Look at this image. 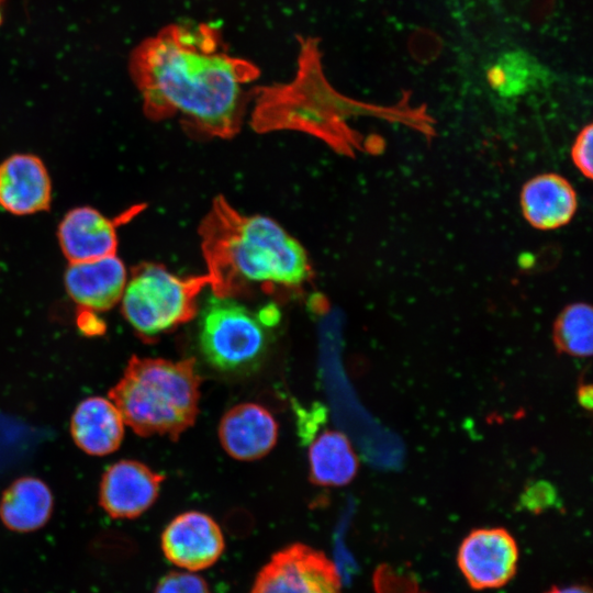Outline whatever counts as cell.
Here are the masks:
<instances>
[{"label": "cell", "mask_w": 593, "mask_h": 593, "mask_svg": "<svg viewBox=\"0 0 593 593\" xmlns=\"http://www.w3.org/2000/svg\"><path fill=\"white\" fill-rule=\"evenodd\" d=\"M209 276L182 278L158 264L134 267L121 296V312L135 333L153 340L198 313V296Z\"/></svg>", "instance_id": "obj_4"}, {"label": "cell", "mask_w": 593, "mask_h": 593, "mask_svg": "<svg viewBox=\"0 0 593 593\" xmlns=\"http://www.w3.org/2000/svg\"><path fill=\"white\" fill-rule=\"evenodd\" d=\"M219 438L231 457L251 461L262 458L275 447L278 424L266 407L256 403H240L223 415Z\"/></svg>", "instance_id": "obj_13"}, {"label": "cell", "mask_w": 593, "mask_h": 593, "mask_svg": "<svg viewBox=\"0 0 593 593\" xmlns=\"http://www.w3.org/2000/svg\"><path fill=\"white\" fill-rule=\"evenodd\" d=\"M518 562L515 538L501 527L478 528L462 540L458 567L474 590L499 589L514 577Z\"/></svg>", "instance_id": "obj_7"}, {"label": "cell", "mask_w": 593, "mask_h": 593, "mask_svg": "<svg viewBox=\"0 0 593 593\" xmlns=\"http://www.w3.org/2000/svg\"><path fill=\"white\" fill-rule=\"evenodd\" d=\"M571 158L578 170L585 177L593 174V128L586 125L575 137L571 149Z\"/></svg>", "instance_id": "obj_20"}, {"label": "cell", "mask_w": 593, "mask_h": 593, "mask_svg": "<svg viewBox=\"0 0 593 593\" xmlns=\"http://www.w3.org/2000/svg\"><path fill=\"white\" fill-rule=\"evenodd\" d=\"M546 593H592L590 588L585 585H568V586H556L548 590Z\"/></svg>", "instance_id": "obj_23"}, {"label": "cell", "mask_w": 593, "mask_h": 593, "mask_svg": "<svg viewBox=\"0 0 593 593\" xmlns=\"http://www.w3.org/2000/svg\"><path fill=\"white\" fill-rule=\"evenodd\" d=\"M250 593H340V579L325 553L292 544L261 568Z\"/></svg>", "instance_id": "obj_6"}, {"label": "cell", "mask_w": 593, "mask_h": 593, "mask_svg": "<svg viewBox=\"0 0 593 593\" xmlns=\"http://www.w3.org/2000/svg\"><path fill=\"white\" fill-rule=\"evenodd\" d=\"M52 203V181L43 160L19 153L0 164V205L14 215L47 211Z\"/></svg>", "instance_id": "obj_10"}, {"label": "cell", "mask_w": 593, "mask_h": 593, "mask_svg": "<svg viewBox=\"0 0 593 593\" xmlns=\"http://www.w3.org/2000/svg\"><path fill=\"white\" fill-rule=\"evenodd\" d=\"M204 249L214 291L244 284L298 288L311 276L302 244L278 222L245 215L216 202L204 227Z\"/></svg>", "instance_id": "obj_2"}, {"label": "cell", "mask_w": 593, "mask_h": 593, "mask_svg": "<svg viewBox=\"0 0 593 593\" xmlns=\"http://www.w3.org/2000/svg\"><path fill=\"white\" fill-rule=\"evenodd\" d=\"M311 481L324 486H342L354 480L359 462L348 437L338 430H324L309 449Z\"/></svg>", "instance_id": "obj_17"}, {"label": "cell", "mask_w": 593, "mask_h": 593, "mask_svg": "<svg viewBox=\"0 0 593 593\" xmlns=\"http://www.w3.org/2000/svg\"><path fill=\"white\" fill-rule=\"evenodd\" d=\"M2 1L3 0H0V24H1V21H2Z\"/></svg>", "instance_id": "obj_24"}, {"label": "cell", "mask_w": 593, "mask_h": 593, "mask_svg": "<svg viewBox=\"0 0 593 593\" xmlns=\"http://www.w3.org/2000/svg\"><path fill=\"white\" fill-rule=\"evenodd\" d=\"M267 326L231 294L213 290L199 315V346L205 360L225 372L258 367L268 349Z\"/></svg>", "instance_id": "obj_5"}, {"label": "cell", "mask_w": 593, "mask_h": 593, "mask_svg": "<svg viewBox=\"0 0 593 593\" xmlns=\"http://www.w3.org/2000/svg\"><path fill=\"white\" fill-rule=\"evenodd\" d=\"M70 433L75 444L91 456L115 451L124 436V421L115 404L101 396L82 400L74 411Z\"/></svg>", "instance_id": "obj_15"}, {"label": "cell", "mask_w": 593, "mask_h": 593, "mask_svg": "<svg viewBox=\"0 0 593 593\" xmlns=\"http://www.w3.org/2000/svg\"><path fill=\"white\" fill-rule=\"evenodd\" d=\"M130 71L149 118L178 115L221 137L238 131L246 88L260 75L254 63L228 54L220 30L208 23L165 26L134 49Z\"/></svg>", "instance_id": "obj_1"}, {"label": "cell", "mask_w": 593, "mask_h": 593, "mask_svg": "<svg viewBox=\"0 0 593 593\" xmlns=\"http://www.w3.org/2000/svg\"><path fill=\"white\" fill-rule=\"evenodd\" d=\"M121 220L109 219L87 205L69 210L57 230L64 256L69 262H79L116 255V226Z\"/></svg>", "instance_id": "obj_12"}, {"label": "cell", "mask_w": 593, "mask_h": 593, "mask_svg": "<svg viewBox=\"0 0 593 593\" xmlns=\"http://www.w3.org/2000/svg\"><path fill=\"white\" fill-rule=\"evenodd\" d=\"M93 311L82 309V315H79L78 324L85 333H100L102 322L92 315Z\"/></svg>", "instance_id": "obj_21"}, {"label": "cell", "mask_w": 593, "mask_h": 593, "mask_svg": "<svg viewBox=\"0 0 593 593\" xmlns=\"http://www.w3.org/2000/svg\"><path fill=\"white\" fill-rule=\"evenodd\" d=\"M525 220L538 230H556L567 225L577 208V193L571 183L557 174H542L529 179L521 193Z\"/></svg>", "instance_id": "obj_14"}, {"label": "cell", "mask_w": 593, "mask_h": 593, "mask_svg": "<svg viewBox=\"0 0 593 593\" xmlns=\"http://www.w3.org/2000/svg\"><path fill=\"white\" fill-rule=\"evenodd\" d=\"M552 339L556 349L572 357L585 358L593 350V312L582 302L566 306L555 321Z\"/></svg>", "instance_id": "obj_18"}, {"label": "cell", "mask_w": 593, "mask_h": 593, "mask_svg": "<svg viewBox=\"0 0 593 593\" xmlns=\"http://www.w3.org/2000/svg\"><path fill=\"white\" fill-rule=\"evenodd\" d=\"M225 542L217 523L208 514H179L161 534L165 557L179 568L198 571L210 568L222 556Z\"/></svg>", "instance_id": "obj_8"}, {"label": "cell", "mask_w": 593, "mask_h": 593, "mask_svg": "<svg viewBox=\"0 0 593 593\" xmlns=\"http://www.w3.org/2000/svg\"><path fill=\"white\" fill-rule=\"evenodd\" d=\"M201 377L193 358L133 356L109 398L137 435L177 440L198 416Z\"/></svg>", "instance_id": "obj_3"}, {"label": "cell", "mask_w": 593, "mask_h": 593, "mask_svg": "<svg viewBox=\"0 0 593 593\" xmlns=\"http://www.w3.org/2000/svg\"><path fill=\"white\" fill-rule=\"evenodd\" d=\"M53 507L52 491L43 480L21 477L3 491L0 499V518L11 530L33 532L47 523Z\"/></svg>", "instance_id": "obj_16"}, {"label": "cell", "mask_w": 593, "mask_h": 593, "mask_svg": "<svg viewBox=\"0 0 593 593\" xmlns=\"http://www.w3.org/2000/svg\"><path fill=\"white\" fill-rule=\"evenodd\" d=\"M127 276L124 262L112 255L69 262L64 282L68 295L81 309L103 312L121 300Z\"/></svg>", "instance_id": "obj_11"}, {"label": "cell", "mask_w": 593, "mask_h": 593, "mask_svg": "<svg viewBox=\"0 0 593 593\" xmlns=\"http://www.w3.org/2000/svg\"><path fill=\"white\" fill-rule=\"evenodd\" d=\"M165 477L136 460H120L103 473L99 503L113 518H135L156 501Z\"/></svg>", "instance_id": "obj_9"}, {"label": "cell", "mask_w": 593, "mask_h": 593, "mask_svg": "<svg viewBox=\"0 0 593 593\" xmlns=\"http://www.w3.org/2000/svg\"><path fill=\"white\" fill-rule=\"evenodd\" d=\"M577 398L579 404L586 411L592 410L593 404V392L592 385L590 383H582L579 385L577 391Z\"/></svg>", "instance_id": "obj_22"}, {"label": "cell", "mask_w": 593, "mask_h": 593, "mask_svg": "<svg viewBox=\"0 0 593 593\" xmlns=\"http://www.w3.org/2000/svg\"><path fill=\"white\" fill-rule=\"evenodd\" d=\"M155 593H211V591L202 577L184 571H171L159 580Z\"/></svg>", "instance_id": "obj_19"}]
</instances>
